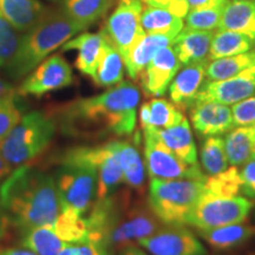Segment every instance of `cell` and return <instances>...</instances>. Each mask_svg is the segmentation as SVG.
I'll return each mask as SVG.
<instances>
[{
  "mask_svg": "<svg viewBox=\"0 0 255 255\" xmlns=\"http://www.w3.org/2000/svg\"><path fill=\"white\" fill-rule=\"evenodd\" d=\"M139 100V89L123 81L100 95L63 105L58 110V123L62 131L72 137L95 132L129 136L135 130Z\"/></svg>",
  "mask_w": 255,
  "mask_h": 255,
  "instance_id": "6da1fadb",
  "label": "cell"
},
{
  "mask_svg": "<svg viewBox=\"0 0 255 255\" xmlns=\"http://www.w3.org/2000/svg\"><path fill=\"white\" fill-rule=\"evenodd\" d=\"M0 205L20 232L52 225L62 212L53 175L26 164L15 167L0 184Z\"/></svg>",
  "mask_w": 255,
  "mask_h": 255,
  "instance_id": "7a4b0ae2",
  "label": "cell"
},
{
  "mask_svg": "<svg viewBox=\"0 0 255 255\" xmlns=\"http://www.w3.org/2000/svg\"><path fill=\"white\" fill-rule=\"evenodd\" d=\"M85 30L60 8L47 7L39 21L20 37L14 56L4 68L5 73L13 81L26 77L53 51Z\"/></svg>",
  "mask_w": 255,
  "mask_h": 255,
  "instance_id": "3957f363",
  "label": "cell"
},
{
  "mask_svg": "<svg viewBox=\"0 0 255 255\" xmlns=\"http://www.w3.org/2000/svg\"><path fill=\"white\" fill-rule=\"evenodd\" d=\"M56 129L55 117L43 111H31L0 141V151L12 168L26 164L46 150Z\"/></svg>",
  "mask_w": 255,
  "mask_h": 255,
  "instance_id": "277c9868",
  "label": "cell"
},
{
  "mask_svg": "<svg viewBox=\"0 0 255 255\" xmlns=\"http://www.w3.org/2000/svg\"><path fill=\"white\" fill-rule=\"evenodd\" d=\"M203 194L205 181L150 178L148 206L163 225L186 226Z\"/></svg>",
  "mask_w": 255,
  "mask_h": 255,
  "instance_id": "5b68a950",
  "label": "cell"
},
{
  "mask_svg": "<svg viewBox=\"0 0 255 255\" xmlns=\"http://www.w3.org/2000/svg\"><path fill=\"white\" fill-rule=\"evenodd\" d=\"M59 164L53 177L62 209L84 216L97 199V170L81 161H63Z\"/></svg>",
  "mask_w": 255,
  "mask_h": 255,
  "instance_id": "8992f818",
  "label": "cell"
},
{
  "mask_svg": "<svg viewBox=\"0 0 255 255\" xmlns=\"http://www.w3.org/2000/svg\"><path fill=\"white\" fill-rule=\"evenodd\" d=\"M127 197L119 199L116 212L104 237V245L113 250L137 245V242L154 234L161 228L162 222L150 208L144 206H128Z\"/></svg>",
  "mask_w": 255,
  "mask_h": 255,
  "instance_id": "52a82bcc",
  "label": "cell"
},
{
  "mask_svg": "<svg viewBox=\"0 0 255 255\" xmlns=\"http://www.w3.org/2000/svg\"><path fill=\"white\" fill-rule=\"evenodd\" d=\"M81 161L94 165L98 174L97 199L101 200L115 193L117 187L123 182L116 141H110L100 145L73 146L64 151L59 162Z\"/></svg>",
  "mask_w": 255,
  "mask_h": 255,
  "instance_id": "ba28073f",
  "label": "cell"
},
{
  "mask_svg": "<svg viewBox=\"0 0 255 255\" xmlns=\"http://www.w3.org/2000/svg\"><path fill=\"white\" fill-rule=\"evenodd\" d=\"M145 168L150 178L206 181L207 175L197 165L188 164L159 138L154 128L143 129Z\"/></svg>",
  "mask_w": 255,
  "mask_h": 255,
  "instance_id": "9c48e42d",
  "label": "cell"
},
{
  "mask_svg": "<svg viewBox=\"0 0 255 255\" xmlns=\"http://www.w3.org/2000/svg\"><path fill=\"white\" fill-rule=\"evenodd\" d=\"M253 202L244 196H213L203 194L188 218V226L199 231L242 223L250 215Z\"/></svg>",
  "mask_w": 255,
  "mask_h": 255,
  "instance_id": "30bf717a",
  "label": "cell"
},
{
  "mask_svg": "<svg viewBox=\"0 0 255 255\" xmlns=\"http://www.w3.org/2000/svg\"><path fill=\"white\" fill-rule=\"evenodd\" d=\"M116 1V7L108 17L102 32L126 59L132 46L145 34L141 25L143 2L142 0Z\"/></svg>",
  "mask_w": 255,
  "mask_h": 255,
  "instance_id": "8fae6325",
  "label": "cell"
},
{
  "mask_svg": "<svg viewBox=\"0 0 255 255\" xmlns=\"http://www.w3.org/2000/svg\"><path fill=\"white\" fill-rule=\"evenodd\" d=\"M73 83V72L69 63L60 55H53L36 66L17 89L20 96H41L70 87Z\"/></svg>",
  "mask_w": 255,
  "mask_h": 255,
  "instance_id": "7c38bea8",
  "label": "cell"
},
{
  "mask_svg": "<svg viewBox=\"0 0 255 255\" xmlns=\"http://www.w3.org/2000/svg\"><path fill=\"white\" fill-rule=\"evenodd\" d=\"M137 245L150 255H207L202 242L184 226L165 225Z\"/></svg>",
  "mask_w": 255,
  "mask_h": 255,
  "instance_id": "4fadbf2b",
  "label": "cell"
},
{
  "mask_svg": "<svg viewBox=\"0 0 255 255\" xmlns=\"http://www.w3.org/2000/svg\"><path fill=\"white\" fill-rule=\"evenodd\" d=\"M252 96H255V64L231 78L205 82L195 102L233 105Z\"/></svg>",
  "mask_w": 255,
  "mask_h": 255,
  "instance_id": "5bb4252c",
  "label": "cell"
},
{
  "mask_svg": "<svg viewBox=\"0 0 255 255\" xmlns=\"http://www.w3.org/2000/svg\"><path fill=\"white\" fill-rule=\"evenodd\" d=\"M180 59L173 46L159 50L139 76L142 89L146 96L161 97L181 69Z\"/></svg>",
  "mask_w": 255,
  "mask_h": 255,
  "instance_id": "9a60e30c",
  "label": "cell"
},
{
  "mask_svg": "<svg viewBox=\"0 0 255 255\" xmlns=\"http://www.w3.org/2000/svg\"><path fill=\"white\" fill-rule=\"evenodd\" d=\"M190 121L201 137L220 136L234 129L229 105L216 102H195L190 107Z\"/></svg>",
  "mask_w": 255,
  "mask_h": 255,
  "instance_id": "2e32d148",
  "label": "cell"
},
{
  "mask_svg": "<svg viewBox=\"0 0 255 255\" xmlns=\"http://www.w3.org/2000/svg\"><path fill=\"white\" fill-rule=\"evenodd\" d=\"M207 64L208 60L188 64L176 73L169 85V96L177 108L187 109L195 103L197 94L205 83Z\"/></svg>",
  "mask_w": 255,
  "mask_h": 255,
  "instance_id": "e0dca14e",
  "label": "cell"
},
{
  "mask_svg": "<svg viewBox=\"0 0 255 255\" xmlns=\"http://www.w3.org/2000/svg\"><path fill=\"white\" fill-rule=\"evenodd\" d=\"M105 43L103 32H81L62 46L63 51H77L75 66L83 75L94 77Z\"/></svg>",
  "mask_w": 255,
  "mask_h": 255,
  "instance_id": "ac0fdd59",
  "label": "cell"
},
{
  "mask_svg": "<svg viewBox=\"0 0 255 255\" xmlns=\"http://www.w3.org/2000/svg\"><path fill=\"white\" fill-rule=\"evenodd\" d=\"M176 37L174 34L145 33L139 38L124 59L128 76L133 81H137L156 53L163 47L173 45Z\"/></svg>",
  "mask_w": 255,
  "mask_h": 255,
  "instance_id": "d6986e66",
  "label": "cell"
},
{
  "mask_svg": "<svg viewBox=\"0 0 255 255\" xmlns=\"http://www.w3.org/2000/svg\"><path fill=\"white\" fill-rule=\"evenodd\" d=\"M212 31H195L184 28L175 38L173 46L182 65L208 60Z\"/></svg>",
  "mask_w": 255,
  "mask_h": 255,
  "instance_id": "ffe728a7",
  "label": "cell"
},
{
  "mask_svg": "<svg viewBox=\"0 0 255 255\" xmlns=\"http://www.w3.org/2000/svg\"><path fill=\"white\" fill-rule=\"evenodd\" d=\"M47 7L39 0H0V13L19 33L36 25Z\"/></svg>",
  "mask_w": 255,
  "mask_h": 255,
  "instance_id": "44dd1931",
  "label": "cell"
},
{
  "mask_svg": "<svg viewBox=\"0 0 255 255\" xmlns=\"http://www.w3.org/2000/svg\"><path fill=\"white\" fill-rule=\"evenodd\" d=\"M219 30L239 32L255 41V2L228 0L223 7Z\"/></svg>",
  "mask_w": 255,
  "mask_h": 255,
  "instance_id": "7402d4cb",
  "label": "cell"
},
{
  "mask_svg": "<svg viewBox=\"0 0 255 255\" xmlns=\"http://www.w3.org/2000/svg\"><path fill=\"white\" fill-rule=\"evenodd\" d=\"M139 143V133H136L133 141H116L117 154L123 173V182L133 189H141L145 177V164L143 163L138 150Z\"/></svg>",
  "mask_w": 255,
  "mask_h": 255,
  "instance_id": "603a6c76",
  "label": "cell"
},
{
  "mask_svg": "<svg viewBox=\"0 0 255 255\" xmlns=\"http://www.w3.org/2000/svg\"><path fill=\"white\" fill-rule=\"evenodd\" d=\"M159 138L170 150L188 164L197 165V149L189 121L184 119L176 126L167 129H156Z\"/></svg>",
  "mask_w": 255,
  "mask_h": 255,
  "instance_id": "cb8c5ba5",
  "label": "cell"
},
{
  "mask_svg": "<svg viewBox=\"0 0 255 255\" xmlns=\"http://www.w3.org/2000/svg\"><path fill=\"white\" fill-rule=\"evenodd\" d=\"M59 8L70 17L89 28L107 15L116 0H59Z\"/></svg>",
  "mask_w": 255,
  "mask_h": 255,
  "instance_id": "d4e9b609",
  "label": "cell"
},
{
  "mask_svg": "<svg viewBox=\"0 0 255 255\" xmlns=\"http://www.w3.org/2000/svg\"><path fill=\"white\" fill-rule=\"evenodd\" d=\"M105 37V36H104ZM126 64L120 51L105 38V43L102 52L100 63L92 81L97 87L111 88L123 82Z\"/></svg>",
  "mask_w": 255,
  "mask_h": 255,
  "instance_id": "484cf974",
  "label": "cell"
},
{
  "mask_svg": "<svg viewBox=\"0 0 255 255\" xmlns=\"http://www.w3.org/2000/svg\"><path fill=\"white\" fill-rule=\"evenodd\" d=\"M255 145V124L237 127L228 132L225 148L229 164L242 165L253 157Z\"/></svg>",
  "mask_w": 255,
  "mask_h": 255,
  "instance_id": "4316f807",
  "label": "cell"
},
{
  "mask_svg": "<svg viewBox=\"0 0 255 255\" xmlns=\"http://www.w3.org/2000/svg\"><path fill=\"white\" fill-rule=\"evenodd\" d=\"M20 245L37 255H58L68 246L51 226H39L20 232Z\"/></svg>",
  "mask_w": 255,
  "mask_h": 255,
  "instance_id": "83f0119b",
  "label": "cell"
},
{
  "mask_svg": "<svg viewBox=\"0 0 255 255\" xmlns=\"http://www.w3.org/2000/svg\"><path fill=\"white\" fill-rule=\"evenodd\" d=\"M254 44L255 41L246 34L228 30H219L213 34L208 59L214 60L248 52L253 49Z\"/></svg>",
  "mask_w": 255,
  "mask_h": 255,
  "instance_id": "f1b7e54d",
  "label": "cell"
},
{
  "mask_svg": "<svg viewBox=\"0 0 255 255\" xmlns=\"http://www.w3.org/2000/svg\"><path fill=\"white\" fill-rule=\"evenodd\" d=\"M199 234L210 247L223 251L237 247L242 242L247 241L254 234V228L237 223L225 227L199 231Z\"/></svg>",
  "mask_w": 255,
  "mask_h": 255,
  "instance_id": "f546056e",
  "label": "cell"
},
{
  "mask_svg": "<svg viewBox=\"0 0 255 255\" xmlns=\"http://www.w3.org/2000/svg\"><path fill=\"white\" fill-rule=\"evenodd\" d=\"M141 25L145 33H164L178 36L183 30L182 18H178L165 8L143 6Z\"/></svg>",
  "mask_w": 255,
  "mask_h": 255,
  "instance_id": "4dcf8cb0",
  "label": "cell"
},
{
  "mask_svg": "<svg viewBox=\"0 0 255 255\" xmlns=\"http://www.w3.org/2000/svg\"><path fill=\"white\" fill-rule=\"evenodd\" d=\"M254 64L255 51L210 60L207 64L206 77L208 81H222L238 75Z\"/></svg>",
  "mask_w": 255,
  "mask_h": 255,
  "instance_id": "1f68e13d",
  "label": "cell"
},
{
  "mask_svg": "<svg viewBox=\"0 0 255 255\" xmlns=\"http://www.w3.org/2000/svg\"><path fill=\"white\" fill-rule=\"evenodd\" d=\"M200 158L207 176H213L228 169L229 161L225 148V139L220 136L207 137L201 146Z\"/></svg>",
  "mask_w": 255,
  "mask_h": 255,
  "instance_id": "d6a6232c",
  "label": "cell"
},
{
  "mask_svg": "<svg viewBox=\"0 0 255 255\" xmlns=\"http://www.w3.org/2000/svg\"><path fill=\"white\" fill-rule=\"evenodd\" d=\"M228 0H212L201 7L189 9L186 15V28L195 31H213L219 27L220 19Z\"/></svg>",
  "mask_w": 255,
  "mask_h": 255,
  "instance_id": "836d02e7",
  "label": "cell"
},
{
  "mask_svg": "<svg viewBox=\"0 0 255 255\" xmlns=\"http://www.w3.org/2000/svg\"><path fill=\"white\" fill-rule=\"evenodd\" d=\"M242 193L240 170L232 165L222 173L207 176L205 181V194L213 196H238Z\"/></svg>",
  "mask_w": 255,
  "mask_h": 255,
  "instance_id": "e575fe53",
  "label": "cell"
},
{
  "mask_svg": "<svg viewBox=\"0 0 255 255\" xmlns=\"http://www.w3.org/2000/svg\"><path fill=\"white\" fill-rule=\"evenodd\" d=\"M150 116L146 128L154 129H167L174 127L186 119L180 108H177L173 102H169L164 98H154L149 102ZM145 129V128H144Z\"/></svg>",
  "mask_w": 255,
  "mask_h": 255,
  "instance_id": "d590c367",
  "label": "cell"
},
{
  "mask_svg": "<svg viewBox=\"0 0 255 255\" xmlns=\"http://www.w3.org/2000/svg\"><path fill=\"white\" fill-rule=\"evenodd\" d=\"M20 37L19 32L0 13V69L5 68L14 56Z\"/></svg>",
  "mask_w": 255,
  "mask_h": 255,
  "instance_id": "8d00e7d4",
  "label": "cell"
},
{
  "mask_svg": "<svg viewBox=\"0 0 255 255\" xmlns=\"http://www.w3.org/2000/svg\"><path fill=\"white\" fill-rule=\"evenodd\" d=\"M23 117L17 97L0 101V141L5 138Z\"/></svg>",
  "mask_w": 255,
  "mask_h": 255,
  "instance_id": "74e56055",
  "label": "cell"
},
{
  "mask_svg": "<svg viewBox=\"0 0 255 255\" xmlns=\"http://www.w3.org/2000/svg\"><path fill=\"white\" fill-rule=\"evenodd\" d=\"M232 114L235 127L255 124V96L233 104Z\"/></svg>",
  "mask_w": 255,
  "mask_h": 255,
  "instance_id": "f35d334b",
  "label": "cell"
},
{
  "mask_svg": "<svg viewBox=\"0 0 255 255\" xmlns=\"http://www.w3.org/2000/svg\"><path fill=\"white\" fill-rule=\"evenodd\" d=\"M58 255H113L111 250L101 242L68 245Z\"/></svg>",
  "mask_w": 255,
  "mask_h": 255,
  "instance_id": "ab89813d",
  "label": "cell"
},
{
  "mask_svg": "<svg viewBox=\"0 0 255 255\" xmlns=\"http://www.w3.org/2000/svg\"><path fill=\"white\" fill-rule=\"evenodd\" d=\"M144 5L155 6V7L165 8L178 18H186L189 12V6L187 0H142Z\"/></svg>",
  "mask_w": 255,
  "mask_h": 255,
  "instance_id": "60d3db41",
  "label": "cell"
},
{
  "mask_svg": "<svg viewBox=\"0 0 255 255\" xmlns=\"http://www.w3.org/2000/svg\"><path fill=\"white\" fill-rule=\"evenodd\" d=\"M242 193L245 195L255 199V158H252L247 162L246 165L240 171Z\"/></svg>",
  "mask_w": 255,
  "mask_h": 255,
  "instance_id": "b9f144b4",
  "label": "cell"
},
{
  "mask_svg": "<svg viewBox=\"0 0 255 255\" xmlns=\"http://www.w3.org/2000/svg\"><path fill=\"white\" fill-rule=\"evenodd\" d=\"M18 95L17 89L13 87V84L0 78V101L9 100V98H15Z\"/></svg>",
  "mask_w": 255,
  "mask_h": 255,
  "instance_id": "7bdbcfd3",
  "label": "cell"
},
{
  "mask_svg": "<svg viewBox=\"0 0 255 255\" xmlns=\"http://www.w3.org/2000/svg\"><path fill=\"white\" fill-rule=\"evenodd\" d=\"M9 225H11V221H9L8 216L6 214L4 208L0 205V241L7 235Z\"/></svg>",
  "mask_w": 255,
  "mask_h": 255,
  "instance_id": "ee69618b",
  "label": "cell"
},
{
  "mask_svg": "<svg viewBox=\"0 0 255 255\" xmlns=\"http://www.w3.org/2000/svg\"><path fill=\"white\" fill-rule=\"evenodd\" d=\"M119 255H150L148 252L139 247L138 245H129L120 250Z\"/></svg>",
  "mask_w": 255,
  "mask_h": 255,
  "instance_id": "f6af8a7d",
  "label": "cell"
},
{
  "mask_svg": "<svg viewBox=\"0 0 255 255\" xmlns=\"http://www.w3.org/2000/svg\"><path fill=\"white\" fill-rule=\"evenodd\" d=\"M12 171V167L7 163L4 156H2L1 151H0V184L2 183V181L8 176L9 173Z\"/></svg>",
  "mask_w": 255,
  "mask_h": 255,
  "instance_id": "bcb514c9",
  "label": "cell"
},
{
  "mask_svg": "<svg viewBox=\"0 0 255 255\" xmlns=\"http://www.w3.org/2000/svg\"><path fill=\"white\" fill-rule=\"evenodd\" d=\"M0 255H37L26 248H5L0 251Z\"/></svg>",
  "mask_w": 255,
  "mask_h": 255,
  "instance_id": "7dc6e473",
  "label": "cell"
},
{
  "mask_svg": "<svg viewBox=\"0 0 255 255\" xmlns=\"http://www.w3.org/2000/svg\"><path fill=\"white\" fill-rule=\"evenodd\" d=\"M210 1H212V0H187V4L189 6V9H193L201 7V6H205Z\"/></svg>",
  "mask_w": 255,
  "mask_h": 255,
  "instance_id": "c3c4849f",
  "label": "cell"
},
{
  "mask_svg": "<svg viewBox=\"0 0 255 255\" xmlns=\"http://www.w3.org/2000/svg\"><path fill=\"white\" fill-rule=\"evenodd\" d=\"M252 158H255V145H254V152H253V157Z\"/></svg>",
  "mask_w": 255,
  "mask_h": 255,
  "instance_id": "681fc988",
  "label": "cell"
},
{
  "mask_svg": "<svg viewBox=\"0 0 255 255\" xmlns=\"http://www.w3.org/2000/svg\"><path fill=\"white\" fill-rule=\"evenodd\" d=\"M51 1H59V0H51Z\"/></svg>",
  "mask_w": 255,
  "mask_h": 255,
  "instance_id": "f907efd6",
  "label": "cell"
}]
</instances>
